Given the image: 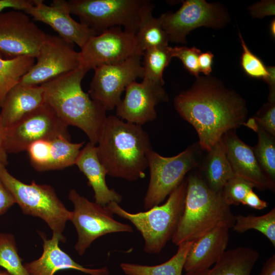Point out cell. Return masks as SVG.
<instances>
[{"label":"cell","instance_id":"f546056e","mask_svg":"<svg viewBox=\"0 0 275 275\" xmlns=\"http://www.w3.org/2000/svg\"><path fill=\"white\" fill-rule=\"evenodd\" d=\"M232 228L239 233H244L250 229L257 230L266 236L274 247L275 208L260 216L253 214L235 215V222Z\"/></svg>","mask_w":275,"mask_h":275},{"label":"cell","instance_id":"f35d334b","mask_svg":"<svg viewBox=\"0 0 275 275\" xmlns=\"http://www.w3.org/2000/svg\"><path fill=\"white\" fill-rule=\"evenodd\" d=\"M15 203L13 196L0 179V216L6 213Z\"/></svg>","mask_w":275,"mask_h":275},{"label":"cell","instance_id":"74e56055","mask_svg":"<svg viewBox=\"0 0 275 275\" xmlns=\"http://www.w3.org/2000/svg\"><path fill=\"white\" fill-rule=\"evenodd\" d=\"M248 9L251 15L254 18H263L266 16L274 15V1H261L255 3Z\"/></svg>","mask_w":275,"mask_h":275},{"label":"cell","instance_id":"83f0119b","mask_svg":"<svg viewBox=\"0 0 275 275\" xmlns=\"http://www.w3.org/2000/svg\"><path fill=\"white\" fill-rule=\"evenodd\" d=\"M138 47L144 52L156 47L168 46V36L162 27L159 18L152 16V12L146 14L135 33Z\"/></svg>","mask_w":275,"mask_h":275},{"label":"cell","instance_id":"8992f818","mask_svg":"<svg viewBox=\"0 0 275 275\" xmlns=\"http://www.w3.org/2000/svg\"><path fill=\"white\" fill-rule=\"evenodd\" d=\"M71 14L96 35L115 26L136 33L142 19L152 11L154 5L148 0H70Z\"/></svg>","mask_w":275,"mask_h":275},{"label":"cell","instance_id":"484cf974","mask_svg":"<svg viewBox=\"0 0 275 275\" xmlns=\"http://www.w3.org/2000/svg\"><path fill=\"white\" fill-rule=\"evenodd\" d=\"M0 53V108L9 91L18 84L35 63V58L19 56L4 59Z\"/></svg>","mask_w":275,"mask_h":275},{"label":"cell","instance_id":"836d02e7","mask_svg":"<svg viewBox=\"0 0 275 275\" xmlns=\"http://www.w3.org/2000/svg\"><path fill=\"white\" fill-rule=\"evenodd\" d=\"M239 37L243 50L241 57L242 69L249 76L265 81L269 74L268 67L249 49L240 32Z\"/></svg>","mask_w":275,"mask_h":275},{"label":"cell","instance_id":"2e32d148","mask_svg":"<svg viewBox=\"0 0 275 275\" xmlns=\"http://www.w3.org/2000/svg\"><path fill=\"white\" fill-rule=\"evenodd\" d=\"M168 100L163 86L143 79L125 89V95L116 106V116L126 122L142 126L157 118L155 106Z\"/></svg>","mask_w":275,"mask_h":275},{"label":"cell","instance_id":"7dc6e473","mask_svg":"<svg viewBox=\"0 0 275 275\" xmlns=\"http://www.w3.org/2000/svg\"><path fill=\"white\" fill-rule=\"evenodd\" d=\"M0 275H11L6 270H0Z\"/></svg>","mask_w":275,"mask_h":275},{"label":"cell","instance_id":"7402d4cb","mask_svg":"<svg viewBox=\"0 0 275 275\" xmlns=\"http://www.w3.org/2000/svg\"><path fill=\"white\" fill-rule=\"evenodd\" d=\"M40 86H24L19 82L7 94L1 107L0 118L6 128L10 127L44 103Z\"/></svg>","mask_w":275,"mask_h":275},{"label":"cell","instance_id":"f1b7e54d","mask_svg":"<svg viewBox=\"0 0 275 275\" xmlns=\"http://www.w3.org/2000/svg\"><path fill=\"white\" fill-rule=\"evenodd\" d=\"M143 79L163 86V72L172 58L170 46L148 49L143 54Z\"/></svg>","mask_w":275,"mask_h":275},{"label":"cell","instance_id":"ffe728a7","mask_svg":"<svg viewBox=\"0 0 275 275\" xmlns=\"http://www.w3.org/2000/svg\"><path fill=\"white\" fill-rule=\"evenodd\" d=\"M230 228L222 224L194 241L187 255L184 269L186 272L210 268L226 251Z\"/></svg>","mask_w":275,"mask_h":275},{"label":"cell","instance_id":"7c38bea8","mask_svg":"<svg viewBox=\"0 0 275 275\" xmlns=\"http://www.w3.org/2000/svg\"><path fill=\"white\" fill-rule=\"evenodd\" d=\"M80 66L88 71L99 66L119 64L137 55L143 56L135 34L121 26L107 29L90 37L79 52Z\"/></svg>","mask_w":275,"mask_h":275},{"label":"cell","instance_id":"7bdbcfd3","mask_svg":"<svg viewBox=\"0 0 275 275\" xmlns=\"http://www.w3.org/2000/svg\"><path fill=\"white\" fill-rule=\"evenodd\" d=\"M6 128L4 127L0 118V164L6 166L8 163V153L5 147Z\"/></svg>","mask_w":275,"mask_h":275},{"label":"cell","instance_id":"277c9868","mask_svg":"<svg viewBox=\"0 0 275 275\" xmlns=\"http://www.w3.org/2000/svg\"><path fill=\"white\" fill-rule=\"evenodd\" d=\"M235 215L224 201L197 172L187 177L184 208L172 241L176 245L194 241L222 224L232 228Z\"/></svg>","mask_w":275,"mask_h":275},{"label":"cell","instance_id":"9a60e30c","mask_svg":"<svg viewBox=\"0 0 275 275\" xmlns=\"http://www.w3.org/2000/svg\"><path fill=\"white\" fill-rule=\"evenodd\" d=\"M46 34L24 12L12 9L0 13V53L10 58H36Z\"/></svg>","mask_w":275,"mask_h":275},{"label":"cell","instance_id":"b9f144b4","mask_svg":"<svg viewBox=\"0 0 275 275\" xmlns=\"http://www.w3.org/2000/svg\"><path fill=\"white\" fill-rule=\"evenodd\" d=\"M243 205L258 210L263 209L267 206V203L261 200L253 191H250L246 196Z\"/></svg>","mask_w":275,"mask_h":275},{"label":"cell","instance_id":"52a82bcc","mask_svg":"<svg viewBox=\"0 0 275 275\" xmlns=\"http://www.w3.org/2000/svg\"><path fill=\"white\" fill-rule=\"evenodd\" d=\"M0 179L24 214L40 218L52 234L65 238L63 232L67 222L71 219L72 211L67 209L51 186L37 184L35 181L26 184L12 176L2 164Z\"/></svg>","mask_w":275,"mask_h":275},{"label":"cell","instance_id":"d4e9b609","mask_svg":"<svg viewBox=\"0 0 275 275\" xmlns=\"http://www.w3.org/2000/svg\"><path fill=\"white\" fill-rule=\"evenodd\" d=\"M193 242L180 243L178 245L176 254L161 264L147 266L122 263L120 267L127 275H182L187 255Z\"/></svg>","mask_w":275,"mask_h":275},{"label":"cell","instance_id":"5b68a950","mask_svg":"<svg viewBox=\"0 0 275 275\" xmlns=\"http://www.w3.org/2000/svg\"><path fill=\"white\" fill-rule=\"evenodd\" d=\"M187 188V178L169 195L162 205L145 212L130 213L112 201L105 207L113 214L130 221L141 233L144 240V251L158 254L171 240L182 213Z\"/></svg>","mask_w":275,"mask_h":275},{"label":"cell","instance_id":"5bb4252c","mask_svg":"<svg viewBox=\"0 0 275 275\" xmlns=\"http://www.w3.org/2000/svg\"><path fill=\"white\" fill-rule=\"evenodd\" d=\"M142 57L137 55L119 64L95 68L88 92L90 97L106 111L115 108L126 87L136 78H143Z\"/></svg>","mask_w":275,"mask_h":275},{"label":"cell","instance_id":"603a6c76","mask_svg":"<svg viewBox=\"0 0 275 275\" xmlns=\"http://www.w3.org/2000/svg\"><path fill=\"white\" fill-rule=\"evenodd\" d=\"M259 254L251 248L238 247L225 251L214 266L184 275H250Z\"/></svg>","mask_w":275,"mask_h":275},{"label":"cell","instance_id":"f6af8a7d","mask_svg":"<svg viewBox=\"0 0 275 275\" xmlns=\"http://www.w3.org/2000/svg\"><path fill=\"white\" fill-rule=\"evenodd\" d=\"M258 275H275V255L269 257L264 264Z\"/></svg>","mask_w":275,"mask_h":275},{"label":"cell","instance_id":"4dcf8cb0","mask_svg":"<svg viewBox=\"0 0 275 275\" xmlns=\"http://www.w3.org/2000/svg\"><path fill=\"white\" fill-rule=\"evenodd\" d=\"M256 131L258 140L252 147L256 158L265 174L273 182L275 180L274 137L257 125Z\"/></svg>","mask_w":275,"mask_h":275},{"label":"cell","instance_id":"ee69618b","mask_svg":"<svg viewBox=\"0 0 275 275\" xmlns=\"http://www.w3.org/2000/svg\"><path fill=\"white\" fill-rule=\"evenodd\" d=\"M269 76L265 81L268 84L269 88L268 96L269 102L275 103V68L274 67H267Z\"/></svg>","mask_w":275,"mask_h":275},{"label":"cell","instance_id":"3957f363","mask_svg":"<svg viewBox=\"0 0 275 275\" xmlns=\"http://www.w3.org/2000/svg\"><path fill=\"white\" fill-rule=\"evenodd\" d=\"M88 71L79 66L41 86L44 102L68 126L82 130L89 142L96 145L107 117L106 111L82 89L81 80Z\"/></svg>","mask_w":275,"mask_h":275},{"label":"cell","instance_id":"d6a6232c","mask_svg":"<svg viewBox=\"0 0 275 275\" xmlns=\"http://www.w3.org/2000/svg\"><path fill=\"white\" fill-rule=\"evenodd\" d=\"M254 185L250 181L235 175L225 184L221 190L223 198L229 205L243 204L247 194L253 190Z\"/></svg>","mask_w":275,"mask_h":275},{"label":"cell","instance_id":"4316f807","mask_svg":"<svg viewBox=\"0 0 275 275\" xmlns=\"http://www.w3.org/2000/svg\"><path fill=\"white\" fill-rule=\"evenodd\" d=\"M84 144V142L73 143L70 139L63 137L50 140L46 171L61 170L75 164Z\"/></svg>","mask_w":275,"mask_h":275},{"label":"cell","instance_id":"9c48e42d","mask_svg":"<svg viewBox=\"0 0 275 275\" xmlns=\"http://www.w3.org/2000/svg\"><path fill=\"white\" fill-rule=\"evenodd\" d=\"M68 198L74 206L70 221L77 231L74 248L79 256L101 236L111 233L133 232L130 225L115 220L105 206L89 201L75 189L70 190Z\"/></svg>","mask_w":275,"mask_h":275},{"label":"cell","instance_id":"ab89813d","mask_svg":"<svg viewBox=\"0 0 275 275\" xmlns=\"http://www.w3.org/2000/svg\"><path fill=\"white\" fill-rule=\"evenodd\" d=\"M35 0H0V13L6 9L23 11L34 4Z\"/></svg>","mask_w":275,"mask_h":275},{"label":"cell","instance_id":"e575fe53","mask_svg":"<svg viewBox=\"0 0 275 275\" xmlns=\"http://www.w3.org/2000/svg\"><path fill=\"white\" fill-rule=\"evenodd\" d=\"M172 58L176 57L182 62L184 67L196 77L200 73L198 64V58L201 53L200 49L195 47L186 46L170 47Z\"/></svg>","mask_w":275,"mask_h":275},{"label":"cell","instance_id":"60d3db41","mask_svg":"<svg viewBox=\"0 0 275 275\" xmlns=\"http://www.w3.org/2000/svg\"><path fill=\"white\" fill-rule=\"evenodd\" d=\"M214 56L210 51L201 53L198 58L200 72L206 76L210 75Z\"/></svg>","mask_w":275,"mask_h":275},{"label":"cell","instance_id":"4fadbf2b","mask_svg":"<svg viewBox=\"0 0 275 275\" xmlns=\"http://www.w3.org/2000/svg\"><path fill=\"white\" fill-rule=\"evenodd\" d=\"M36 59L34 65L21 79L20 84L40 86L80 66L79 52L74 50V44L49 34H46Z\"/></svg>","mask_w":275,"mask_h":275},{"label":"cell","instance_id":"bcb514c9","mask_svg":"<svg viewBox=\"0 0 275 275\" xmlns=\"http://www.w3.org/2000/svg\"><path fill=\"white\" fill-rule=\"evenodd\" d=\"M270 32L272 36H275V21L272 20L270 23Z\"/></svg>","mask_w":275,"mask_h":275},{"label":"cell","instance_id":"6da1fadb","mask_svg":"<svg viewBox=\"0 0 275 275\" xmlns=\"http://www.w3.org/2000/svg\"><path fill=\"white\" fill-rule=\"evenodd\" d=\"M174 103L197 131L201 150L207 152L225 133L244 125L248 115L245 100L210 75L197 77L191 88L175 97Z\"/></svg>","mask_w":275,"mask_h":275},{"label":"cell","instance_id":"8d00e7d4","mask_svg":"<svg viewBox=\"0 0 275 275\" xmlns=\"http://www.w3.org/2000/svg\"><path fill=\"white\" fill-rule=\"evenodd\" d=\"M253 118L258 126L275 137V103L264 104Z\"/></svg>","mask_w":275,"mask_h":275},{"label":"cell","instance_id":"30bf717a","mask_svg":"<svg viewBox=\"0 0 275 275\" xmlns=\"http://www.w3.org/2000/svg\"><path fill=\"white\" fill-rule=\"evenodd\" d=\"M169 41L186 44L187 35L194 29L205 26L214 29L225 26L229 14L220 4L205 0H186L176 12L159 17Z\"/></svg>","mask_w":275,"mask_h":275},{"label":"cell","instance_id":"7a4b0ae2","mask_svg":"<svg viewBox=\"0 0 275 275\" xmlns=\"http://www.w3.org/2000/svg\"><path fill=\"white\" fill-rule=\"evenodd\" d=\"M96 145L98 158L107 175L129 181L145 177L153 150L141 126L117 116H107Z\"/></svg>","mask_w":275,"mask_h":275},{"label":"cell","instance_id":"cb8c5ba5","mask_svg":"<svg viewBox=\"0 0 275 275\" xmlns=\"http://www.w3.org/2000/svg\"><path fill=\"white\" fill-rule=\"evenodd\" d=\"M204 170L208 187L221 191L226 182L235 176L226 155L222 138L207 152Z\"/></svg>","mask_w":275,"mask_h":275},{"label":"cell","instance_id":"ac0fdd59","mask_svg":"<svg viewBox=\"0 0 275 275\" xmlns=\"http://www.w3.org/2000/svg\"><path fill=\"white\" fill-rule=\"evenodd\" d=\"M222 140L226 149L227 158L235 175L250 181L260 190L274 189V182L262 170L252 147L238 138L236 129L225 133Z\"/></svg>","mask_w":275,"mask_h":275},{"label":"cell","instance_id":"d6986e66","mask_svg":"<svg viewBox=\"0 0 275 275\" xmlns=\"http://www.w3.org/2000/svg\"><path fill=\"white\" fill-rule=\"evenodd\" d=\"M38 234L43 240V252L41 256L31 262L23 264L29 275H54L59 270L74 269L90 275H109L106 266L98 269L88 268L75 262L62 251L59 242H65L66 238L52 234L49 239L41 231Z\"/></svg>","mask_w":275,"mask_h":275},{"label":"cell","instance_id":"44dd1931","mask_svg":"<svg viewBox=\"0 0 275 275\" xmlns=\"http://www.w3.org/2000/svg\"><path fill=\"white\" fill-rule=\"evenodd\" d=\"M75 164L87 178L88 185L94 192L95 202L103 206L112 201L121 202L122 196L106 184L107 172L98 158L96 145L89 142L81 149Z\"/></svg>","mask_w":275,"mask_h":275},{"label":"cell","instance_id":"d590c367","mask_svg":"<svg viewBox=\"0 0 275 275\" xmlns=\"http://www.w3.org/2000/svg\"><path fill=\"white\" fill-rule=\"evenodd\" d=\"M50 140H41L32 143L27 151L32 167L39 172L46 171Z\"/></svg>","mask_w":275,"mask_h":275},{"label":"cell","instance_id":"1f68e13d","mask_svg":"<svg viewBox=\"0 0 275 275\" xmlns=\"http://www.w3.org/2000/svg\"><path fill=\"white\" fill-rule=\"evenodd\" d=\"M22 261L14 236L0 233V266L11 275H29Z\"/></svg>","mask_w":275,"mask_h":275},{"label":"cell","instance_id":"8fae6325","mask_svg":"<svg viewBox=\"0 0 275 275\" xmlns=\"http://www.w3.org/2000/svg\"><path fill=\"white\" fill-rule=\"evenodd\" d=\"M68 126L46 103L6 128L5 147L8 154L26 151L33 143L58 138L70 139Z\"/></svg>","mask_w":275,"mask_h":275},{"label":"cell","instance_id":"ba28073f","mask_svg":"<svg viewBox=\"0 0 275 275\" xmlns=\"http://www.w3.org/2000/svg\"><path fill=\"white\" fill-rule=\"evenodd\" d=\"M198 143L177 155L164 157L152 150L149 156L150 179L144 199V208L159 205L183 180L186 174L197 167L201 153Z\"/></svg>","mask_w":275,"mask_h":275},{"label":"cell","instance_id":"e0dca14e","mask_svg":"<svg viewBox=\"0 0 275 275\" xmlns=\"http://www.w3.org/2000/svg\"><path fill=\"white\" fill-rule=\"evenodd\" d=\"M23 12L32 16L33 20L49 25L59 36L76 44L80 48L90 37L96 35L92 30L71 17L67 1L53 0L47 5L42 0H35L34 5Z\"/></svg>","mask_w":275,"mask_h":275}]
</instances>
